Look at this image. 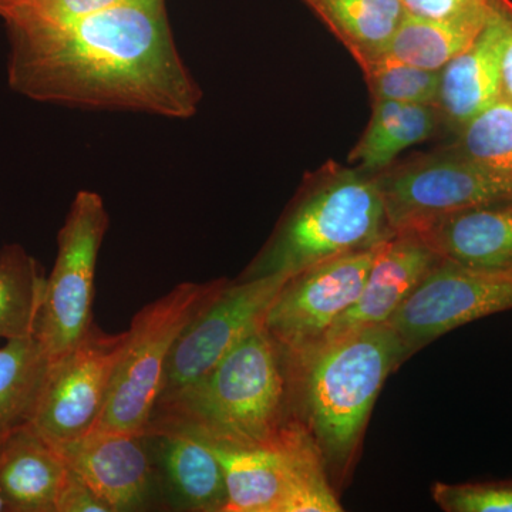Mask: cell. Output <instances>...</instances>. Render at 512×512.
Listing matches in <instances>:
<instances>
[{"instance_id": "obj_6", "label": "cell", "mask_w": 512, "mask_h": 512, "mask_svg": "<svg viewBox=\"0 0 512 512\" xmlns=\"http://www.w3.org/2000/svg\"><path fill=\"white\" fill-rule=\"evenodd\" d=\"M211 447L224 468L225 512L343 511L319 448L299 421L265 446Z\"/></svg>"}, {"instance_id": "obj_21", "label": "cell", "mask_w": 512, "mask_h": 512, "mask_svg": "<svg viewBox=\"0 0 512 512\" xmlns=\"http://www.w3.org/2000/svg\"><path fill=\"white\" fill-rule=\"evenodd\" d=\"M52 359L36 335L0 346V447L32 426Z\"/></svg>"}, {"instance_id": "obj_23", "label": "cell", "mask_w": 512, "mask_h": 512, "mask_svg": "<svg viewBox=\"0 0 512 512\" xmlns=\"http://www.w3.org/2000/svg\"><path fill=\"white\" fill-rule=\"evenodd\" d=\"M46 276L18 244L0 249V340L36 335Z\"/></svg>"}, {"instance_id": "obj_31", "label": "cell", "mask_w": 512, "mask_h": 512, "mask_svg": "<svg viewBox=\"0 0 512 512\" xmlns=\"http://www.w3.org/2000/svg\"><path fill=\"white\" fill-rule=\"evenodd\" d=\"M0 512H9L8 505L5 504L2 498H0Z\"/></svg>"}, {"instance_id": "obj_14", "label": "cell", "mask_w": 512, "mask_h": 512, "mask_svg": "<svg viewBox=\"0 0 512 512\" xmlns=\"http://www.w3.org/2000/svg\"><path fill=\"white\" fill-rule=\"evenodd\" d=\"M440 259L413 231L394 232L380 242L359 298L320 343L389 322Z\"/></svg>"}, {"instance_id": "obj_16", "label": "cell", "mask_w": 512, "mask_h": 512, "mask_svg": "<svg viewBox=\"0 0 512 512\" xmlns=\"http://www.w3.org/2000/svg\"><path fill=\"white\" fill-rule=\"evenodd\" d=\"M503 30L488 3L483 30L440 70L439 107L457 130L504 94Z\"/></svg>"}, {"instance_id": "obj_12", "label": "cell", "mask_w": 512, "mask_h": 512, "mask_svg": "<svg viewBox=\"0 0 512 512\" xmlns=\"http://www.w3.org/2000/svg\"><path fill=\"white\" fill-rule=\"evenodd\" d=\"M379 245L329 259L286 279L264 325L282 349L299 353L325 339L359 298Z\"/></svg>"}, {"instance_id": "obj_27", "label": "cell", "mask_w": 512, "mask_h": 512, "mask_svg": "<svg viewBox=\"0 0 512 512\" xmlns=\"http://www.w3.org/2000/svg\"><path fill=\"white\" fill-rule=\"evenodd\" d=\"M433 500L447 512H512V480L431 487Z\"/></svg>"}, {"instance_id": "obj_17", "label": "cell", "mask_w": 512, "mask_h": 512, "mask_svg": "<svg viewBox=\"0 0 512 512\" xmlns=\"http://www.w3.org/2000/svg\"><path fill=\"white\" fill-rule=\"evenodd\" d=\"M67 474L62 454L33 424L0 447V498L9 512H57Z\"/></svg>"}, {"instance_id": "obj_4", "label": "cell", "mask_w": 512, "mask_h": 512, "mask_svg": "<svg viewBox=\"0 0 512 512\" xmlns=\"http://www.w3.org/2000/svg\"><path fill=\"white\" fill-rule=\"evenodd\" d=\"M375 174L326 164L309 175L238 279L292 276L392 237Z\"/></svg>"}, {"instance_id": "obj_28", "label": "cell", "mask_w": 512, "mask_h": 512, "mask_svg": "<svg viewBox=\"0 0 512 512\" xmlns=\"http://www.w3.org/2000/svg\"><path fill=\"white\" fill-rule=\"evenodd\" d=\"M57 512H111L109 505L94 493L89 484L70 470L63 485Z\"/></svg>"}, {"instance_id": "obj_22", "label": "cell", "mask_w": 512, "mask_h": 512, "mask_svg": "<svg viewBox=\"0 0 512 512\" xmlns=\"http://www.w3.org/2000/svg\"><path fill=\"white\" fill-rule=\"evenodd\" d=\"M488 8L450 19L420 18L406 12L386 56L426 70H439L480 35Z\"/></svg>"}, {"instance_id": "obj_10", "label": "cell", "mask_w": 512, "mask_h": 512, "mask_svg": "<svg viewBox=\"0 0 512 512\" xmlns=\"http://www.w3.org/2000/svg\"><path fill=\"white\" fill-rule=\"evenodd\" d=\"M512 309V271H481L440 259L387 325L410 356L451 330Z\"/></svg>"}, {"instance_id": "obj_13", "label": "cell", "mask_w": 512, "mask_h": 512, "mask_svg": "<svg viewBox=\"0 0 512 512\" xmlns=\"http://www.w3.org/2000/svg\"><path fill=\"white\" fill-rule=\"evenodd\" d=\"M55 447L111 512L146 507L156 470L144 434L90 433Z\"/></svg>"}, {"instance_id": "obj_5", "label": "cell", "mask_w": 512, "mask_h": 512, "mask_svg": "<svg viewBox=\"0 0 512 512\" xmlns=\"http://www.w3.org/2000/svg\"><path fill=\"white\" fill-rule=\"evenodd\" d=\"M228 282L225 278L183 282L134 315L109 399L93 433L146 434L175 343Z\"/></svg>"}, {"instance_id": "obj_30", "label": "cell", "mask_w": 512, "mask_h": 512, "mask_svg": "<svg viewBox=\"0 0 512 512\" xmlns=\"http://www.w3.org/2000/svg\"><path fill=\"white\" fill-rule=\"evenodd\" d=\"M503 30V87L512 100V0H488Z\"/></svg>"}, {"instance_id": "obj_26", "label": "cell", "mask_w": 512, "mask_h": 512, "mask_svg": "<svg viewBox=\"0 0 512 512\" xmlns=\"http://www.w3.org/2000/svg\"><path fill=\"white\" fill-rule=\"evenodd\" d=\"M363 74L373 100L436 106L439 101L440 70H426L384 56L365 67Z\"/></svg>"}, {"instance_id": "obj_1", "label": "cell", "mask_w": 512, "mask_h": 512, "mask_svg": "<svg viewBox=\"0 0 512 512\" xmlns=\"http://www.w3.org/2000/svg\"><path fill=\"white\" fill-rule=\"evenodd\" d=\"M8 30V82L43 103L187 120L202 92L163 2L133 3L55 28Z\"/></svg>"}, {"instance_id": "obj_20", "label": "cell", "mask_w": 512, "mask_h": 512, "mask_svg": "<svg viewBox=\"0 0 512 512\" xmlns=\"http://www.w3.org/2000/svg\"><path fill=\"white\" fill-rule=\"evenodd\" d=\"M439 107L400 101L373 100L372 119L365 134L350 151L349 163L365 173L390 167L406 148L423 143L439 128Z\"/></svg>"}, {"instance_id": "obj_25", "label": "cell", "mask_w": 512, "mask_h": 512, "mask_svg": "<svg viewBox=\"0 0 512 512\" xmlns=\"http://www.w3.org/2000/svg\"><path fill=\"white\" fill-rule=\"evenodd\" d=\"M163 0H0V18L6 29L35 30L55 28L96 13Z\"/></svg>"}, {"instance_id": "obj_19", "label": "cell", "mask_w": 512, "mask_h": 512, "mask_svg": "<svg viewBox=\"0 0 512 512\" xmlns=\"http://www.w3.org/2000/svg\"><path fill=\"white\" fill-rule=\"evenodd\" d=\"M362 69L386 56L406 15L403 0H303Z\"/></svg>"}, {"instance_id": "obj_11", "label": "cell", "mask_w": 512, "mask_h": 512, "mask_svg": "<svg viewBox=\"0 0 512 512\" xmlns=\"http://www.w3.org/2000/svg\"><path fill=\"white\" fill-rule=\"evenodd\" d=\"M286 279L271 275L229 281L175 343L158 400L207 375L242 340L264 328L266 313Z\"/></svg>"}, {"instance_id": "obj_7", "label": "cell", "mask_w": 512, "mask_h": 512, "mask_svg": "<svg viewBox=\"0 0 512 512\" xmlns=\"http://www.w3.org/2000/svg\"><path fill=\"white\" fill-rule=\"evenodd\" d=\"M110 217L97 192H77L57 235V255L46 278L37 339L50 359L64 355L93 325L94 278Z\"/></svg>"}, {"instance_id": "obj_15", "label": "cell", "mask_w": 512, "mask_h": 512, "mask_svg": "<svg viewBox=\"0 0 512 512\" xmlns=\"http://www.w3.org/2000/svg\"><path fill=\"white\" fill-rule=\"evenodd\" d=\"M407 231L454 264L481 271H512V200L439 215Z\"/></svg>"}, {"instance_id": "obj_24", "label": "cell", "mask_w": 512, "mask_h": 512, "mask_svg": "<svg viewBox=\"0 0 512 512\" xmlns=\"http://www.w3.org/2000/svg\"><path fill=\"white\" fill-rule=\"evenodd\" d=\"M451 150L478 163L512 171V100L505 94L458 128Z\"/></svg>"}, {"instance_id": "obj_29", "label": "cell", "mask_w": 512, "mask_h": 512, "mask_svg": "<svg viewBox=\"0 0 512 512\" xmlns=\"http://www.w3.org/2000/svg\"><path fill=\"white\" fill-rule=\"evenodd\" d=\"M410 15L430 19H450L468 13L483 12L488 0H403Z\"/></svg>"}, {"instance_id": "obj_9", "label": "cell", "mask_w": 512, "mask_h": 512, "mask_svg": "<svg viewBox=\"0 0 512 512\" xmlns=\"http://www.w3.org/2000/svg\"><path fill=\"white\" fill-rule=\"evenodd\" d=\"M126 339L127 332L107 333L93 323L79 343L53 360L33 420L50 443H72L96 429Z\"/></svg>"}, {"instance_id": "obj_8", "label": "cell", "mask_w": 512, "mask_h": 512, "mask_svg": "<svg viewBox=\"0 0 512 512\" xmlns=\"http://www.w3.org/2000/svg\"><path fill=\"white\" fill-rule=\"evenodd\" d=\"M375 178L394 232L450 212L512 200V171L478 163L451 148L392 164Z\"/></svg>"}, {"instance_id": "obj_3", "label": "cell", "mask_w": 512, "mask_h": 512, "mask_svg": "<svg viewBox=\"0 0 512 512\" xmlns=\"http://www.w3.org/2000/svg\"><path fill=\"white\" fill-rule=\"evenodd\" d=\"M295 423L285 352L264 326L207 375L158 400L146 434L184 431L211 446L255 447Z\"/></svg>"}, {"instance_id": "obj_2", "label": "cell", "mask_w": 512, "mask_h": 512, "mask_svg": "<svg viewBox=\"0 0 512 512\" xmlns=\"http://www.w3.org/2000/svg\"><path fill=\"white\" fill-rule=\"evenodd\" d=\"M295 419L319 448L333 488L355 464L387 377L410 359L392 326H372L299 353L284 350Z\"/></svg>"}, {"instance_id": "obj_18", "label": "cell", "mask_w": 512, "mask_h": 512, "mask_svg": "<svg viewBox=\"0 0 512 512\" xmlns=\"http://www.w3.org/2000/svg\"><path fill=\"white\" fill-rule=\"evenodd\" d=\"M160 461L165 484L181 510L225 512L228 504L224 468L207 441L184 431L144 434Z\"/></svg>"}]
</instances>
